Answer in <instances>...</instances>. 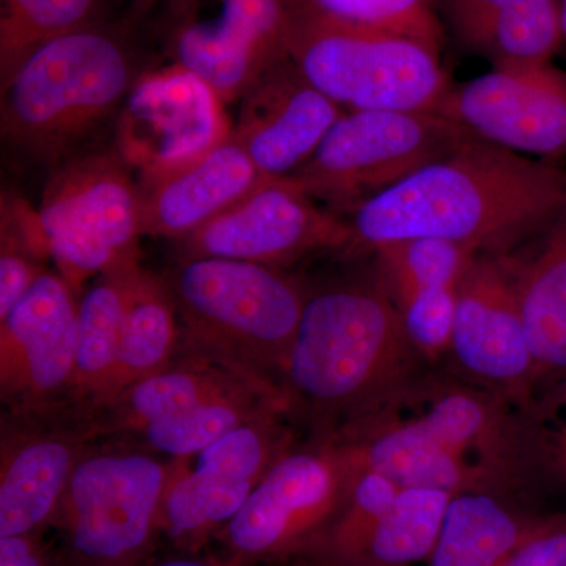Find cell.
<instances>
[{
	"label": "cell",
	"mask_w": 566,
	"mask_h": 566,
	"mask_svg": "<svg viewBox=\"0 0 566 566\" xmlns=\"http://www.w3.org/2000/svg\"><path fill=\"white\" fill-rule=\"evenodd\" d=\"M109 441L82 457L52 520L66 566H148L156 557L172 458Z\"/></svg>",
	"instance_id": "cell-7"
},
{
	"label": "cell",
	"mask_w": 566,
	"mask_h": 566,
	"mask_svg": "<svg viewBox=\"0 0 566 566\" xmlns=\"http://www.w3.org/2000/svg\"><path fill=\"white\" fill-rule=\"evenodd\" d=\"M461 44L493 66L546 63L565 48L558 0H438Z\"/></svg>",
	"instance_id": "cell-21"
},
{
	"label": "cell",
	"mask_w": 566,
	"mask_h": 566,
	"mask_svg": "<svg viewBox=\"0 0 566 566\" xmlns=\"http://www.w3.org/2000/svg\"><path fill=\"white\" fill-rule=\"evenodd\" d=\"M139 76L126 44L93 22L55 36L2 81V140L28 161L57 167L120 112Z\"/></svg>",
	"instance_id": "cell-4"
},
{
	"label": "cell",
	"mask_w": 566,
	"mask_h": 566,
	"mask_svg": "<svg viewBox=\"0 0 566 566\" xmlns=\"http://www.w3.org/2000/svg\"><path fill=\"white\" fill-rule=\"evenodd\" d=\"M59 273L41 275L0 318V401L3 412L71 406L80 303Z\"/></svg>",
	"instance_id": "cell-17"
},
{
	"label": "cell",
	"mask_w": 566,
	"mask_h": 566,
	"mask_svg": "<svg viewBox=\"0 0 566 566\" xmlns=\"http://www.w3.org/2000/svg\"><path fill=\"white\" fill-rule=\"evenodd\" d=\"M535 387L566 376V219L510 253Z\"/></svg>",
	"instance_id": "cell-22"
},
{
	"label": "cell",
	"mask_w": 566,
	"mask_h": 566,
	"mask_svg": "<svg viewBox=\"0 0 566 566\" xmlns=\"http://www.w3.org/2000/svg\"><path fill=\"white\" fill-rule=\"evenodd\" d=\"M281 566H378L370 564H354V562H335L319 557H300Z\"/></svg>",
	"instance_id": "cell-39"
},
{
	"label": "cell",
	"mask_w": 566,
	"mask_h": 566,
	"mask_svg": "<svg viewBox=\"0 0 566 566\" xmlns=\"http://www.w3.org/2000/svg\"><path fill=\"white\" fill-rule=\"evenodd\" d=\"M319 13L346 24L398 33L441 52L444 24L438 0H307Z\"/></svg>",
	"instance_id": "cell-33"
},
{
	"label": "cell",
	"mask_w": 566,
	"mask_h": 566,
	"mask_svg": "<svg viewBox=\"0 0 566 566\" xmlns=\"http://www.w3.org/2000/svg\"><path fill=\"white\" fill-rule=\"evenodd\" d=\"M289 57L345 111L438 114L452 88L439 52L422 41L346 24L292 0Z\"/></svg>",
	"instance_id": "cell-6"
},
{
	"label": "cell",
	"mask_w": 566,
	"mask_h": 566,
	"mask_svg": "<svg viewBox=\"0 0 566 566\" xmlns=\"http://www.w3.org/2000/svg\"><path fill=\"white\" fill-rule=\"evenodd\" d=\"M96 0H0V81L40 44L92 24Z\"/></svg>",
	"instance_id": "cell-31"
},
{
	"label": "cell",
	"mask_w": 566,
	"mask_h": 566,
	"mask_svg": "<svg viewBox=\"0 0 566 566\" xmlns=\"http://www.w3.org/2000/svg\"><path fill=\"white\" fill-rule=\"evenodd\" d=\"M51 260L39 210L11 193L0 202V318L46 274Z\"/></svg>",
	"instance_id": "cell-30"
},
{
	"label": "cell",
	"mask_w": 566,
	"mask_h": 566,
	"mask_svg": "<svg viewBox=\"0 0 566 566\" xmlns=\"http://www.w3.org/2000/svg\"><path fill=\"white\" fill-rule=\"evenodd\" d=\"M472 137L431 112L346 111L292 178L331 211L352 214Z\"/></svg>",
	"instance_id": "cell-9"
},
{
	"label": "cell",
	"mask_w": 566,
	"mask_h": 566,
	"mask_svg": "<svg viewBox=\"0 0 566 566\" xmlns=\"http://www.w3.org/2000/svg\"><path fill=\"white\" fill-rule=\"evenodd\" d=\"M457 286H431L412 294L398 308L406 333L420 353L436 365L449 356L455 319Z\"/></svg>",
	"instance_id": "cell-34"
},
{
	"label": "cell",
	"mask_w": 566,
	"mask_h": 566,
	"mask_svg": "<svg viewBox=\"0 0 566 566\" xmlns=\"http://www.w3.org/2000/svg\"><path fill=\"white\" fill-rule=\"evenodd\" d=\"M490 390L433 375L390 411L338 433L359 471L400 488L509 495L538 471L526 409Z\"/></svg>",
	"instance_id": "cell-2"
},
{
	"label": "cell",
	"mask_w": 566,
	"mask_h": 566,
	"mask_svg": "<svg viewBox=\"0 0 566 566\" xmlns=\"http://www.w3.org/2000/svg\"><path fill=\"white\" fill-rule=\"evenodd\" d=\"M148 566H218L211 557H200V554L172 553L164 557H155Z\"/></svg>",
	"instance_id": "cell-38"
},
{
	"label": "cell",
	"mask_w": 566,
	"mask_h": 566,
	"mask_svg": "<svg viewBox=\"0 0 566 566\" xmlns=\"http://www.w3.org/2000/svg\"><path fill=\"white\" fill-rule=\"evenodd\" d=\"M164 277L186 345L282 390L307 300L300 282L277 268L229 259L180 260Z\"/></svg>",
	"instance_id": "cell-5"
},
{
	"label": "cell",
	"mask_w": 566,
	"mask_h": 566,
	"mask_svg": "<svg viewBox=\"0 0 566 566\" xmlns=\"http://www.w3.org/2000/svg\"><path fill=\"white\" fill-rule=\"evenodd\" d=\"M401 488L374 471H357L340 515L322 542L304 557L354 562Z\"/></svg>",
	"instance_id": "cell-32"
},
{
	"label": "cell",
	"mask_w": 566,
	"mask_h": 566,
	"mask_svg": "<svg viewBox=\"0 0 566 566\" xmlns=\"http://www.w3.org/2000/svg\"><path fill=\"white\" fill-rule=\"evenodd\" d=\"M566 219V169L465 142L352 212L354 244L441 238L475 255L526 248Z\"/></svg>",
	"instance_id": "cell-1"
},
{
	"label": "cell",
	"mask_w": 566,
	"mask_h": 566,
	"mask_svg": "<svg viewBox=\"0 0 566 566\" xmlns=\"http://www.w3.org/2000/svg\"><path fill=\"white\" fill-rule=\"evenodd\" d=\"M177 244L180 260H241L283 270L312 253L349 248L354 237L349 221L324 210L292 177H285L266 178Z\"/></svg>",
	"instance_id": "cell-11"
},
{
	"label": "cell",
	"mask_w": 566,
	"mask_h": 566,
	"mask_svg": "<svg viewBox=\"0 0 566 566\" xmlns=\"http://www.w3.org/2000/svg\"><path fill=\"white\" fill-rule=\"evenodd\" d=\"M0 566H66L61 549L44 532L0 536Z\"/></svg>",
	"instance_id": "cell-37"
},
{
	"label": "cell",
	"mask_w": 566,
	"mask_h": 566,
	"mask_svg": "<svg viewBox=\"0 0 566 566\" xmlns=\"http://www.w3.org/2000/svg\"><path fill=\"white\" fill-rule=\"evenodd\" d=\"M233 134L264 178L292 177L345 114L290 57L264 71L243 98Z\"/></svg>",
	"instance_id": "cell-18"
},
{
	"label": "cell",
	"mask_w": 566,
	"mask_h": 566,
	"mask_svg": "<svg viewBox=\"0 0 566 566\" xmlns=\"http://www.w3.org/2000/svg\"><path fill=\"white\" fill-rule=\"evenodd\" d=\"M452 497L431 488H401L354 564L411 566L430 560Z\"/></svg>",
	"instance_id": "cell-28"
},
{
	"label": "cell",
	"mask_w": 566,
	"mask_h": 566,
	"mask_svg": "<svg viewBox=\"0 0 566 566\" xmlns=\"http://www.w3.org/2000/svg\"><path fill=\"white\" fill-rule=\"evenodd\" d=\"M95 417L76 406L0 420V536L51 528L82 457L98 442Z\"/></svg>",
	"instance_id": "cell-14"
},
{
	"label": "cell",
	"mask_w": 566,
	"mask_h": 566,
	"mask_svg": "<svg viewBox=\"0 0 566 566\" xmlns=\"http://www.w3.org/2000/svg\"><path fill=\"white\" fill-rule=\"evenodd\" d=\"M259 385L270 386L181 340L172 363L123 390L95 415L96 436L99 441L126 438L147 424Z\"/></svg>",
	"instance_id": "cell-20"
},
{
	"label": "cell",
	"mask_w": 566,
	"mask_h": 566,
	"mask_svg": "<svg viewBox=\"0 0 566 566\" xmlns=\"http://www.w3.org/2000/svg\"><path fill=\"white\" fill-rule=\"evenodd\" d=\"M117 270L123 319L114 398L166 368L181 344L180 315L166 277L144 270L139 260Z\"/></svg>",
	"instance_id": "cell-23"
},
{
	"label": "cell",
	"mask_w": 566,
	"mask_h": 566,
	"mask_svg": "<svg viewBox=\"0 0 566 566\" xmlns=\"http://www.w3.org/2000/svg\"><path fill=\"white\" fill-rule=\"evenodd\" d=\"M180 0L170 33L175 65L218 93L223 104L243 98L271 65L289 57L292 0Z\"/></svg>",
	"instance_id": "cell-15"
},
{
	"label": "cell",
	"mask_w": 566,
	"mask_h": 566,
	"mask_svg": "<svg viewBox=\"0 0 566 566\" xmlns=\"http://www.w3.org/2000/svg\"><path fill=\"white\" fill-rule=\"evenodd\" d=\"M438 115L495 147L566 159V71L551 62L493 66L452 85Z\"/></svg>",
	"instance_id": "cell-16"
},
{
	"label": "cell",
	"mask_w": 566,
	"mask_h": 566,
	"mask_svg": "<svg viewBox=\"0 0 566 566\" xmlns=\"http://www.w3.org/2000/svg\"><path fill=\"white\" fill-rule=\"evenodd\" d=\"M504 494H453L430 566H501L538 523Z\"/></svg>",
	"instance_id": "cell-25"
},
{
	"label": "cell",
	"mask_w": 566,
	"mask_h": 566,
	"mask_svg": "<svg viewBox=\"0 0 566 566\" xmlns=\"http://www.w3.org/2000/svg\"><path fill=\"white\" fill-rule=\"evenodd\" d=\"M379 281L400 305L431 286H457L475 253L441 238H412L379 245Z\"/></svg>",
	"instance_id": "cell-29"
},
{
	"label": "cell",
	"mask_w": 566,
	"mask_h": 566,
	"mask_svg": "<svg viewBox=\"0 0 566 566\" xmlns=\"http://www.w3.org/2000/svg\"><path fill=\"white\" fill-rule=\"evenodd\" d=\"M381 281L307 293L282 390L294 417L329 434L403 403L434 375Z\"/></svg>",
	"instance_id": "cell-3"
},
{
	"label": "cell",
	"mask_w": 566,
	"mask_h": 566,
	"mask_svg": "<svg viewBox=\"0 0 566 566\" xmlns=\"http://www.w3.org/2000/svg\"><path fill=\"white\" fill-rule=\"evenodd\" d=\"M222 99L181 66L144 73L134 82L115 128V156L137 181L188 166L232 133Z\"/></svg>",
	"instance_id": "cell-12"
},
{
	"label": "cell",
	"mask_w": 566,
	"mask_h": 566,
	"mask_svg": "<svg viewBox=\"0 0 566 566\" xmlns=\"http://www.w3.org/2000/svg\"><path fill=\"white\" fill-rule=\"evenodd\" d=\"M275 411H292L285 394L271 386H251L147 424L120 441L132 442L156 455L188 458L230 431Z\"/></svg>",
	"instance_id": "cell-27"
},
{
	"label": "cell",
	"mask_w": 566,
	"mask_h": 566,
	"mask_svg": "<svg viewBox=\"0 0 566 566\" xmlns=\"http://www.w3.org/2000/svg\"><path fill=\"white\" fill-rule=\"evenodd\" d=\"M264 180L232 129L196 161L139 182L142 234L178 243L243 200Z\"/></svg>",
	"instance_id": "cell-19"
},
{
	"label": "cell",
	"mask_w": 566,
	"mask_h": 566,
	"mask_svg": "<svg viewBox=\"0 0 566 566\" xmlns=\"http://www.w3.org/2000/svg\"><path fill=\"white\" fill-rule=\"evenodd\" d=\"M449 356L465 382L523 409L534 403V360L510 253H479L465 268L457 289Z\"/></svg>",
	"instance_id": "cell-13"
},
{
	"label": "cell",
	"mask_w": 566,
	"mask_h": 566,
	"mask_svg": "<svg viewBox=\"0 0 566 566\" xmlns=\"http://www.w3.org/2000/svg\"><path fill=\"white\" fill-rule=\"evenodd\" d=\"M123 319L118 270L99 275L80 301L71 405L98 415L114 398Z\"/></svg>",
	"instance_id": "cell-26"
},
{
	"label": "cell",
	"mask_w": 566,
	"mask_h": 566,
	"mask_svg": "<svg viewBox=\"0 0 566 566\" xmlns=\"http://www.w3.org/2000/svg\"><path fill=\"white\" fill-rule=\"evenodd\" d=\"M558 7H560L562 31H564V41L566 48V0H558Z\"/></svg>",
	"instance_id": "cell-40"
},
{
	"label": "cell",
	"mask_w": 566,
	"mask_h": 566,
	"mask_svg": "<svg viewBox=\"0 0 566 566\" xmlns=\"http://www.w3.org/2000/svg\"><path fill=\"white\" fill-rule=\"evenodd\" d=\"M331 434H314L275 461L237 516L216 536L218 566H281L307 556L333 527L356 476Z\"/></svg>",
	"instance_id": "cell-8"
},
{
	"label": "cell",
	"mask_w": 566,
	"mask_h": 566,
	"mask_svg": "<svg viewBox=\"0 0 566 566\" xmlns=\"http://www.w3.org/2000/svg\"><path fill=\"white\" fill-rule=\"evenodd\" d=\"M501 566H566V513L539 517Z\"/></svg>",
	"instance_id": "cell-36"
},
{
	"label": "cell",
	"mask_w": 566,
	"mask_h": 566,
	"mask_svg": "<svg viewBox=\"0 0 566 566\" xmlns=\"http://www.w3.org/2000/svg\"><path fill=\"white\" fill-rule=\"evenodd\" d=\"M539 469L566 483V376L527 409Z\"/></svg>",
	"instance_id": "cell-35"
},
{
	"label": "cell",
	"mask_w": 566,
	"mask_h": 566,
	"mask_svg": "<svg viewBox=\"0 0 566 566\" xmlns=\"http://www.w3.org/2000/svg\"><path fill=\"white\" fill-rule=\"evenodd\" d=\"M39 214L51 260L74 292L139 260V181L115 153H77L54 167Z\"/></svg>",
	"instance_id": "cell-10"
},
{
	"label": "cell",
	"mask_w": 566,
	"mask_h": 566,
	"mask_svg": "<svg viewBox=\"0 0 566 566\" xmlns=\"http://www.w3.org/2000/svg\"><path fill=\"white\" fill-rule=\"evenodd\" d=\"M172 461L163 502L161 538L172 551L200 554L237 516L256 485L189 458Z\"/></svg>",
	"instance_id": "cell-24"
}]
</instances>
